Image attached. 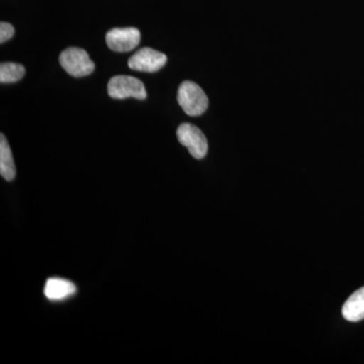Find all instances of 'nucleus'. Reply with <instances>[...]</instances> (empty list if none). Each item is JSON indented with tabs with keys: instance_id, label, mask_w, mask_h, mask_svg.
I'll return each mask as SVG.
<instances>
[{
	"instance_id": "9b49d317",
	"label": "nucleus",
	"mask_w": 364,
	"mask_h": 364,
	"mask_svg": "<svg viewBox=\"0 0 364 364\" xmlns=\"http://www.w3.org/2000/svg\"><path fill=\"white\" fill-rule=\"evenodd\" d=\"M14 35V26L9 23H4L2 21L0 23V43L4 44L6 41L11 40Z\"/></svg>"
},
{
	"instance_id": "f257e3e1",
	"label": "nucleus",
	"mask_w": 364,
	"mask_h": 364,
	"mask_svg": "<svg viewBox=\"0 0 364 364\" xmlns=\"http://www.w3.org/2000/svg\"><path fill=\"white\" fill-rule=\"evenodd\" d=\"M177 102L184 112L191 117H198L207 111L208 98L200 85L193 81H184L178 88Z\"/></svg>"
},
{
	"instance_id": "7ed1b4c3",
	"label": "nucleus",
	"mask_w": 364,
	"mask_h": 364,
	"mask_svg": "<svg viewBox=\"0 0 364 364\" xmlns=\"http://www.w3.org/2000/svg\"><path fill=\"white\" fill-rule=\"evenodd\" d=\"M109 97L116 100L134 97L136 100H145L147 91L142 81L132 76L117 75L112 77L107 85Z\"/></svg>"
},
{
	"instance_id": "1a4fd4ad",
	"label": "nucleus",
	"mask_w": 364,
	"mask_h": 364,
	"mask_svg": "<svg viewBox=\"0 0 364 364\" xmlns=\"http://www.w3.org/2000/svg\"><path fill=\"white\" fill-rule=\"evenodd\" d=\"M0 174L7 181H14L16 174L13 153L4 134L0 135Z\"/></svg>"
},
{
	"instance_id": "6e6552de",
	"label": "nucleus",
	"mask_w": 364,
	"mask_h": 364,
	"mask_svg": "<svg viewBox=\"0 0 364 364\" xmlns=\"http://www.w3.org/2000/svg\"><path fill=\"white\" fill-rule=\"evenodd\" d=\"M342 316L349 322H359L364 318V287L352 294L342 306Z\"/></svg>"
},
{
	"instance_id": "0eeeda50",
	"label": "nucleus",
	"mask_w": 364,
	"mask_h": 364,
	"mask_svg": "<svg viewBox=\"0 0 364 364\" xmlns=\"http://www.w3.org/2000/svg\"><path fill=\"white\" fill-rule=\"evenodd\" d=\"M76 287L73 282L63 279H49L46 282L44 294L50 301H62L73 296Z\"/></svg>"
},
{
	"instance_id": "9d476101",
	"label": "nucleus",
	"mask_w": 364,
	"mask_h": 364,
	"mask_svg": "<svg viewBox=\"0 0 364 364\" xmlns=\"http://www.w3.org/2000/svg\"><path fill=\"white\" fill-rule=\"evenodd\" d=\"M25 67L21 64L6 62L0 65V82L14 83L25 76Z\"/></svg>"
},
{
	"instance_id": "423d86ee",
	"label": "nucleus",
	"mask_w": 364,
	"mask_h": 364,
	"mask_svg": "<svg viewBox=\"0 0 364 364\" xmlns=\"http://www.w3.org/2000/svg\"><path fill=\"white\" fill-rule=\"evenodd\" d=\"M109 49L114 52H130L140 44L141 33L136 28H112L105 36Z\"/></svg>"
},
{
	"instance_id": "39448f33",
	"label": "nucleus",
	"mask_w": 364,
	"mask_h": 364,
	"mask_svg": "<svg viewBox=\"0 0 364 364\" xmlns=\"http://www.w3.org/2000/svg\"><path fill=\"white\" fill-rule=\"evenodd\" d=\"M166 62V55L151 48H143L129 59L128 65L132 70L153 73L164 67Z\"/></svg>"
},
{
	"instance_id": "20e7f679",
	"label": "nucleus",
	"mask_w": 364,
	"mask_h": 364,
	"mask_svg": "<svg viewBox=\"0 0 364 364\" xmlns=\"http://www.w3.org/2000/svg\"><path fill=\"white\" fill-rule=\"evenodd\" d=\"M176 136L179 143L188 148L191 156L196 159H203L207 155V138L198 127L188 123L181 124L177 129Z\"/></svg>"
},
{
	"instance_id": "f03ea898",
	"label": "nucleus",
	"mask_w": 364,
	"mask_h": 364,
	"mask_svg": "<svg viewBox=\"0 0 364 364\" xmlns=\"http://www.w3.org/2000/svg\"><path fill=\"white\" fill-rule=\"evenodd\" d=\"M60 64L73 77H85L95 71V63L80 48H68L60 55Z\"/></svg>"
}]
</instances>
